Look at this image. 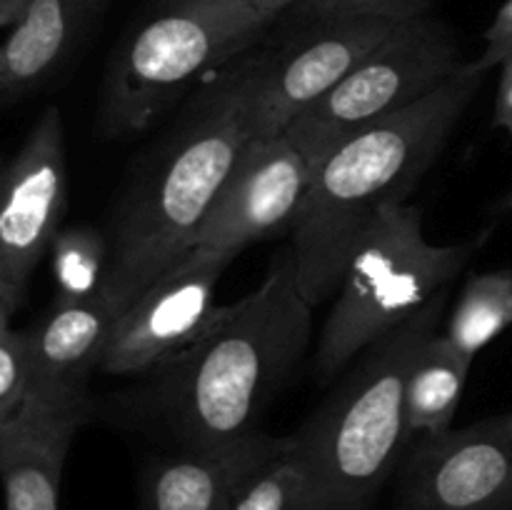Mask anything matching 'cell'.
I'll use <instances>...</instances> for the list:
<instances>
[{
    "mask_svg": "<svg viewBox=\"0 0 512 510\" xmlns=\"http://www.w3.org/2000/svg\"><path fill=\"white\" fill-rule=\"evenodd\" d=\"M28 0H0V25L10 28L15 23V18L20 15V10L25 8Z\"/></svg>",
    "mask_w": 512,
    "mask_h": 510,
    "instance_id": "26",
    "label": "cell"
},
{
    "mask_svg": "<svg viewBox=\"0 0 512 510\" xmlns=\"http://www.w3.org/2000/svg\"><path fill=\"white\" fill-rule=\"evenodd\" d=\"M495 123L512 135V58L500 65V88L495 100Z\"/></svg>",
    "mask_w": 512,
    "mask_h": 510,
    "instance_id": "24",
    "label": "cell"
},
{
    "mask_svg": "<svg viewBox=\"0 0 512 510\" xmlns=\"http://www.w3.org/2000/svg\"><path fill=\"white\" fill-rule=\"evenodd\" d=\"M35 395V368L30 355V333L0 325V423L28 410Z\"/></svg>",
    "mask_w": 512,
    "mask_h": 510,
    "instance_id": "21",
    "label": "cell"
},
{
    "mask_svg": "<svg viewBox=\"0 0 512 510\" xmlns=\"http://www.w3.org/2000/svg\"><path fill=\"white\" fill-rule=\"evenodd\" d=\"M305 23L308 28L283 50L255 60L233 78L250 138L283 133L398 28L363 18Z\"/></svg>",
    "mask_w": 512,
    "mask_h": 510,
    "instance_id": "8",
    "label": "cell"
},
{
    "mask_svg": "<svg viewBox=\"0 0 512 510\" xmlns=\"http://www.w3.org/2000/svg\"><path fill=\"white\" fill-rule=\"evenodd\" d=\"M310 333L313 305L300 293L293 255L285 250L258 288L223 305L190 348L150 370L135 408L178 448L253 438L268 403L303 358Z\"/></svg>",
    "mask_w": 512,
    "mask_h": 510,
    "instance_id": "1",
    "label": "cell"
},
{
    "mask_svg": "<svg viewBox=\"0 0 512 510\" xmlns=\"http://www.w3.org/2000/svg\"><path fill=\"white\" fill-rule=\"evenodd\" d=\"M500 210H503L505 215H510V213H512V190H510V195H508V198H505L503 208H500Z\"/></svg>",
    "mask_w": 512,
    "mask_h": 510,
    "instance_id": "27",
    "label": "cell"
},
{
    "mask_svg": "<svg viewBox=\"0 0 512 510\" xmlns=\"http://www.w3.org/2000/svg\"><path fill=\"white\" fill-rule=\"evenodd\" d=\"M268 25L245 0H160L110 63L100 133L148 130L190 83L253 48Z\"/></svg>",
    "mask_w": 512,
    "mask_h": 510,
    "instance_id": "6",
    "label": "cell"
},
{
    "mask_svg": "<svg viewBox=\"0 0 512 510\" xmlns=\"http://www.w3.org/2000/svg\"><path fill=\"white\" fill-rule=\"evenodd\" d=\"M512 325V270L475 275L450 313L445 338L475 360V355Z\"/></svg>",
    "mask_w": 512,
    "mask_h": 510,
    "instance_id": "18",
    "label": "cell"
},
{
    "mask_svg": "<svg viewBox=\"0 0 512 510\" xmlns=\"http://www.w3.org/2000/svg\"><path fill=\"white\" fill-rule=\"evenodd\" d=\"M313 180V165L290 135L248 138L215 198L195 248L240 255L258 240L293 230Z\"/></svg>",
    "mask_w": 512,
    "mask_h": 510,
    "instance_id": "12",
    "label": "cell"
},
{
    "mask_svg": "<svg viewBox=\"0 0 512 510\" xmlns=\"http://www.w3.org/2000/svg\"><path fill=\"white\" fill-rule=\"evenodd\" d=\"M508 58H512V0H505L498 8L493 23L485 30L483 55L470 60V68L485 75L488 70L500 68Z\"/></svg>",
    "mask_w": 512,
    "mask_h": 510,
    "instance_id": "23",
    "label": "cell"
},
{
    "mask_svg": "<svg viewBox=\"0 0 512 510\" xmlns=\"http://www.w3.org/2000/svg\"><path fill=\"white\" fill-rule=\"evenodd\" d=\"M105 0H28L0 48V95L18 103L60 68Z\"/></svg>",
    "mask_w": 512,
    "mask_h": 510,
    "instance_id": "15",
    "label": "cell"
},
{
    "mask_svg": "<svg viewBox=\"0 0 512 510\" xmlns=\"http://www.w3.org/2000/svg\"><path fill=\"white\" fill-rule=\"evenodd\" d=\"M475 248L478 240L433 245L425 238L420 208L385 205L360 235L320 333L315 350L320 383L333 380L363 350L415 318L465 268Z\"/></svg>",
    "mask_w": 512,
    "mask_h": 510,
    "instance_id": "5",
    "label": "cell"
},
{
    "mask_svg": "<svg viewBox=\"0 0 512 510\" xmlns=\"http://www.w3.org/2000/svg\"><path fill=\"white\" fill-rule=\"evenodd\" d=\"M68 208V153L63 115L43 110L3 173L0 208V325L23 305L40 258L63 228Z\"/></svg>",
    "mask_w": 512,
    "mask_h": 510,
    "instance_id": "9",
    "label": "cell"
},
{
    "mask_svg": "<svg viewBox=\"0 0 512 510\" xmlns=\"http://www.w3.org/2000/svg\"><path fill=\"white\" fill-rule=\"evenodd\" d=\"M470 365L473 358L460 353L440 330L425 340L410 373L405 398L410 438L443 433L450 428L463 400Z\"/></svg>",
    "mask_w": 512,
    "mask_h": 510,
    "instance_id": "17",
    "label": "cell"
},
{
    "mask_svg": "<svg viewBox=\"0 0 512 510\" xmlns=\"http://www.w3.org/2000/svg\"><path fill=\"white\" fill-rule=\"evenodd\" d=\"M460 43L443 20L425 15L398 25L328 95L285 128L310 165L358 130L428 98L463 68Z\"/></svg>",
    "mask_w": 512,
    "mask_h": 510,
    "instance_id": "7",
    "label": "cell"
},
{
    "mask_svg": "<svg viewBox=\"0 0 512 510\" xmlns=\"http://www.w3.org/2000/svg\"><path fill=\"white\" fill-rule=\"evenodd\" d=\"M280 443L258 433L220 448H178L140 475L143 510H228L250 470Z\"/></svg>",
    "mask_w": 512,
    "mask_h": 510,
    "instance_id": "14",
    "label": "cell"
},
{
    "mask_svg": "<svg viewBox=\"0 0 512 510\" xmlns=\"http://www.w3.org/2000/svg\"><path fill=\"white\" fill-rule=\"evenodd\" d=\"M85 415L30 413L0 423L5 510H60L65 455Z\"/></svg>",
    "mask_w": 512,
    "mask_h": 510,
    "instance_id": "16",
    "label": "cell"
},
{
    "mask_svg": "<svg viewBox=\"0 0 512 510\" xmlns=\"http://www.w3.org/2000/svg\"><path fill=\"white\" fill-rule=\"evenodd\" d=\"M395 510H512V410L415 438Z\"/></svg>",
    "mask_w": 512,
    "mask_h": 510,
    "instance_id": "11",
    "label": "cell"
},
{
    "mask_svg": "<svg viewBox=\"0 0 512 510\" xmlns=\"http://www.w3.org/2000/svg\"><path fill=\"white\" fill-rule=\"evenodd\" d=\"M448 293L358 355L330 398L290 435L320 510H370L410 440L405 398L425 340L438 333Z\"/></svg>",
    "mask_w": 512,
    "mask_h": 510,
    "instance_id": "4",
    "label": "cell"
},
{
    "mask_svg": "<svg viewBox=\"0 0 512 510\" xmlns=\"http://www.w3.org/2000/svg\"><path fill=\"white\" fill-rule=\"evenodd\" d=\"M235 255L193 248L140 288L115 318L100 370L108 375H148L195 343L223 305L215 288Z\"/></svg>",
    "mask_w": 512,
    "mask_h": 510,
    "instance_id": "10",
    "label": "cell"
},
{
    "mask_svg": "<svg viewBox=\"0 0 512 510\" xmlns=\"http://www.w3.org/2000/svg\"><path fill=\"white\" fill-rule=\"evenodd\" d=\"M115 318L118 305L98 295L80 303H55L43 323L28 330L35 395L18 418L30 413H88L85 383L103 365Z\"/></svg>",
    "mask_w": 512,
    "mask_h": 510,
    "instance_id": "13",
    "label": "cell"
},
{
    "mask_svg": "<svg viewBox=\"0 0 512 510\" xmlns=\"http://www.w3.org/2000/svg\"><path fill=\"white\" fill-rule=\"evenodd\" d=\"M303 20H385L410 23L430 15L433 0H303L295 5Z\"/></svg>",
    "mask_w": 512,
    "mask_h": 510,
    "instance_id": "22",
    "label": "cell"
},
{
    "mask_svg": "<svg viewBox=\"0 0 512 510\" xmlns=\"http://www.w3.org/2000/svg\"><path fill=\"white\" fill-rule=\"evenodd\" d=\"M483 78L465 63L428 98L358 130L313 165L303 210L290 230L295 280L310 305L338 293L360 235L385 205L405 203Z\"/></svg>",
    "mask_w": 512,
    "mask_h": 510,
    "instance_id": "2",
    "label": "cell"
},
{
    "mask_svg": "<svg viewBox=\"0 0 512 510\" xmlns=\"http://www.w3.org/2000/svg\"><path fill=\"white\" fill-rule=\"evenodd\" d=\"M248 138L230 78L145 160L108 230L110 275L103 295L118 310L195 248Z\"/></svg>",
    "mask_w": 512,
    "mask_h": 510,
    "instance_id": "3",
    "label": "cell"
},
{
    "mask_svg": "<svg viewBox=\"0 0 512 510\" xmlns=\"http://www.w3.org/2000/svg\"><path fill=\"white\" fill-rule=\"evenodd\" d=\"M228 510H320L290 435L250 470Z\"/></svg>",
    "mask_w": 512,
    "mask_h": 510,
    "instance_id": "20",
    "label": "cell"
},
{
    "mask_svg": "<svg viewBox=\"0 0 512 510\" xmlns=\"http://www.w3.org/2000/svg\"><path fill=\"white\" fill-rule=\"evenodd\" d=\"M245 3H248L250 8L260 15V18L268 20V23H273L280 13L295 8V5H300L303 0H245Z\"/></svg>",
    "mask_w": 512,
    "mask_h": 510,
    "instance_id": "25",
    "label": "cell"
},
{
    "mask_svg": "<svg viewBox=\"0 0 512 510\" xmlns=\"http://www.w3.org/2000/svg\"><path fill=\"white\" fill-rule=\"evenodd\" d=\"M55 303H80L105 293L110 275L108 233L90 225L60 228L50 243Z\"/></svg>",
    "mask_w": 512,
    "mask_h": 510,
    "instance_id": "19",
    "label": "cell"
}]
</instances>
